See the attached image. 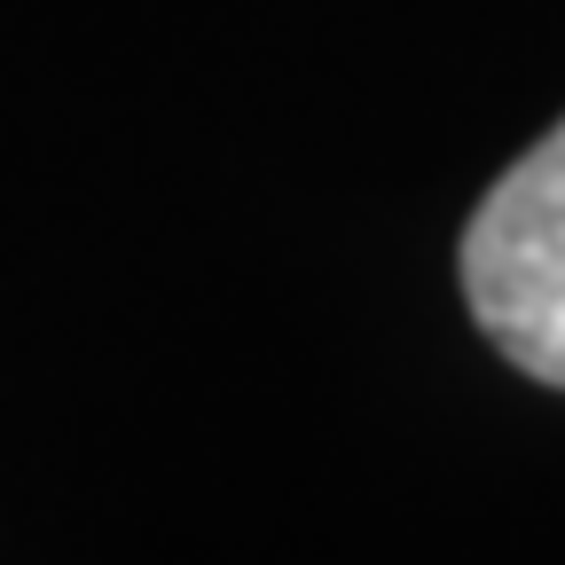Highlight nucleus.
Here are the masks:
<instances>
[{"label": "nucleus", "instance_id": "f257e3e1", "mask_svg": "<svg viewBox=\"0 0 565 565\" xmlns=\"http://www.w3.org/2000/svg\"><path fill=\"white\" fill-rule=\"evenodd\" d=\"M456 275L487 345L565 393V118L479 196Z\"/></svg>", "mask_w": 565, "mask_h": 565}]
</instances>
